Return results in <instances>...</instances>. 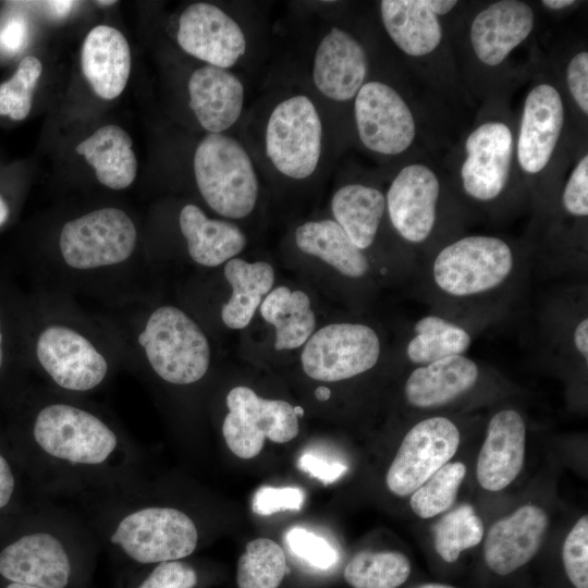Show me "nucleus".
I'll use <instances>...</instances> for the list:
<instances>
[{
    "instance_id": "obj_42",
    "label": "nucleus",
    "mask_w": 588,
    "mask_h": 588,
    "mask_svg": "<svg viewBox=\"0 0 588 588\" xmlns=\"http://www.w3.org/2000/svg\"><path fill=\"white\" fill-rule=\"evenodd\" d=\"M196 584L195 569L176 560L158 563L136 588H194Z\"/></svg>"
},
{
    "instance_id": "obj_14",
    "label": "nucleus",
    "mask_w": 588,
    "mask_h": 588,
    "mask_svg": "<svg viewBox=\"0 0 588 588\" xmlns=\"http://www.w3.org/2000/svg\"><path fill=\"white\" fill-rule=\"evenodd\" d=\"M37 358L61 388L87 391L106 377L108 364L96 347L76 331L52 326L45 329L36 345Z\"/></svg>"
},
{
    "instance_id": "obj_30",
    "label": "nucleus",
    "mask_w": 588,
    "mask_h": 588,
    "mask_svg": "<svg viewBox=\"0 0 588 588\" xmlns=\"http://www.w3.org/2000/svg\"><path fill=\"white\" fill-rule=\"evenodd\" d=\"M297 247L351 279L367 275L369 259L334 220L309 221L295 231Z\"/></svg>"
},
{
    "instance_id": "obj_24",
    "label": "nucleus",
    "mask_w": 588,
    "mask_h": 588,
    "mask_svg": "<svg viewBox=\"0 0 588 588\" xmlns=\"http://www.w3.org/2000/svg\"><path fill=\"white\" fill-rule=\"evenodd\" d=\"M534 26L532 9L523 1L501 0L480 11L470 26V41L477 58L495 66L522 44Z\"/></svg>"
},
{
    "instance_id": "obj_7",
    "label": "nucleus",
    "mask_w": 588,
    "mask_h": 588,
    "mask_svg": "<svg viewBox=\"0 0 588 588\" xmlns=\"http://www.w3.org/2000/svg\"><path fill=\"white\" fill-rule=\"evenodd\" d=\"M381 356L373 328L357 322L322 327L306 341L301 354L305 373L328 382L347 380L372 369Z\"/></svg>"
},
{
    "instance_id": "obj_38",
    "label": "nucleus",
    "mask_w": 588,
    "mask_h": 588,
    "mask_svg": "<svg viewBox=\"0 0 588 588\" xmlns=\"http://www.w3.org/2000/svg\"><path fill=\"white\" fill-rule=\"evenodd\" d=\"M41 70V62L36 57L22 59L13 76L0 84L1 115H9L13 120H23L28 115Z\"/></svg>"
},
{
    "instance_id": "obj_57",
    "label": "nucleus",
    "mask_w": 588,
    "mask_h": 588,
    "mask_svg": "<svg viewBox=\"0 0 588 588\" xmlns=\"http://www.w3.org/2000/svg\"><path fill=\"white\" fill-rule=\"evenodd\" d=\"M97 3L101 5H111L115 3V1H97Z\"/></svg>"
},
{
    "instance_id": "obj_9",
    "label": "nucleus",
    "mask_w": 588,
    "mask_h": 588,
    "mask_svg": "<svg viewBox=\"0 0 588 588\" xmlns=\"http://www.w3.org/2000/svg\"><path fill=\"white\" fill-rule=\"evenodd\" d=\"M64 261L75 269H94L126 260L136 245V229L118 208H102L66 222L60 234Z\"/></svg>"
},
{
    "instance_id": "obj_40",
    "label": "nucleus",
    "mask_w": 588,
    "mask_h": 588,
    "mask_svg": "<svg viewBox=\"0 0 588 588\" xmlns=\"http://www.w3.org/2000/svg\"><path fill=\"white\" fill-rule=\"evenodd\" d=\"M566 575L576 588H588V516L584 515L568 532L562 551Z\"/></svg>"
},
{
    "instance_id": "obj_48",
    "label": "nucleus",
    "mask_w": 588,
    "mask_h": 588,
    "mask_svg": "<svg viewBox=\"0 0 588 588\" xmlns=\"http://www.w3.org/2000/svg\"><path fill=\"white\" fill-rule=\"evenodd\" d=\"M45 3L49 12L57 17L65 16L70 12V10L73 8V4H75V2L73 1H63V0L47 1Z\"/></svg>"
},
{
    "instance_id": "obj_53",
    "label": "nucleus",
    "mask_w": 588,
    "mask_h": 588,
    "mask_svg": "<svg viewBox=\"0 0 588 588\" xmlns=\"http://www.w3.org/2000/svg\"><path fill=\"white\" fill-rule=\"evenodd\" d=\"M4 588H38V587L24 585V584H17V583H9Z\"/></svg>"
},
{
    "instance_id": "obj_26",
    "label": "nucleus",
    "mask_w": 588,
    "mask_h": 588,
    "mask_svg": "<svg viewBox=\"0 0 588 588\" xmlns=\"http://www.w3.org/2000/svg\"><path fill=\"white\" fill-rule=\"evenodd\" d=\"M82 71L95 93L107 100L125 88L131 71V51L123 34L98 25L87 34L82 47Z\"/></svg>"
},
{
    "instance_id": "obj_5",
    "label": "nucleus",
    "mask_w": 588,
    "mask_h": 588,
    "mask_svg": "<svg viewBox=\"0 0 588 588\" xmlns=\"http://www.w3.org/2000/svg\"><path fill=\"white\" fill-rule=\"evenodd\" d=\"M33 436L49 456L71 464L99 465L115 450V433L97 416L68 404H51L37 415Z\"/></svg>"
},
{
    "instance_id": "obj_21",
    "label": "nucleus",
    "mask_w": 588,
    "mask_h": 588,
    "mask_svg": "<svg viewBox=\"0 0 588 588\" xmlns=\"http://www.w3.org/2000/svg\"><path fill=\"white\" fill-rule=\"evenodd\" d=\"M494 317L455 316L440 310L428 313L416 320L404 347L406 359L424 366L455 355H465L480 328Z\"/></svg>"
},
{
    "instance_id": "obj_23",
    "label": "nucleus",
    "mask_w": 588,
    "mask_h": 588,
    "mask_svg": "<svg viewBox=\"0 0 588 588\" xmlns=\"http://www.w3.org/2000/svg\"><path fill=\"white\" fill-rule=\"evenodd\" d=\"M481 372L480 364L466 354L417 366L405 381V400L421 409L446 406L470 392Z\"/></svg>"
},
{
    "instance_id": "obj_3",
    "label": "nucleus",
    "mask_w": 588,
    "mask_h": 588,
    "mask_svg": "<svg viewBox=\"0 0 588 588\" xmlns=\"http://www.w3.org/2000/svg\"><path fill=\"white\" fill-rule=\"evenodd\" d=\"M138 343L145 348L155 372L167 382L194 383L208 370V340L194 320L179 308H157L138 335Z\"/></svg>"
},
{
    "instance_id": "obj_18",
    "label": "nucleus",
    "mask_w": 588,
    "mask_h": 588,
    "mask_svg": "<svg viewBox=\"0 0 588 588\" xmlns=\"http://www.w3.org/2000/svg\"><path fill=\"white\" fill-rule=\"evenodd\" d=\"M546 356H556L588 366V309L586 286L554 292L541 315Z\"/></svg>"
},
{
    "instance_id": "obj_37",
    "label": "nucleus",
    "mask_w": 588,
    "mask_h": 588,
    "mask_svg": "<svg viewBox=\"0 0 588 588\" xmlns=\"http://www.w3.org/2000/svg\"><path fill=\"white\" fill-rule=\"evenodd\" d=\"M461 462L446 463L412 493L411 507L421 518L433 517L452 506L465 477Z\"/></svg>"
},
{
    "instance_id": "obj_43",
    "label": "nucleus",
    "mask_w": 588,
    "mask_h": 588,
    "mask_svg": "<svg viewBox=\"0 0 588 588\" xmlns=\"http://www.w3.org/2000/svg\"><path fill=\"white\" fill-rule=\"evenodd\" d=\"M564 210L575 218L588 216V156L585 155L572 171L562 194Z\"/></svg>"
},
{
    "instance_id": "obj_16",
    "label": "nucleus",
    "mask_w": 588,
    "mask_h": 588,
    "mask_svg": "<svg viewBox=\"0 0 588 588\" xmlns=\"http://www.w3.org/2000/svg\"><path fill=\"white\" fill-rule=\"evenodd\" d=\"M71 573V561L63 543L49 532L24 535L0 551V575L10 583L65 588Z\"/></svg>"
},
{
    "instance_id": "obj_1",
    "label": "nucleus",
    "mask_w": 588,
    "mask_h": 588,
    "mask_svg": "<svg viewBox=\"0 0 588 588\" xmlns=\"http://www.w3.org/2000/svg\"><path fill=\"white\" fill-rule=\"evenodd\" d=\"M416 271L434 310L497 318L522 289L528 266L505 240L478 234L443 245Z\"/></svg>"
},
{
    "instance_id": "obj_44",
    "label": "nucleus",
    "mask_w": 588,
    "mask_h": 588,
    "mask_svg": "<svg viewBox=\"0 0 588 588\" xmlns=\"http://www.w3.org/2000/svg\"><path fill=\"white\" fill-rule=\"evenodd\" d=\"M568 89L579 109L588 113V53L575 54L566 70Z\"/></svg>"
},
{
    "instance_id": "obj_25",
    "label": "nucleus",
    "mask_w": 588,
    "mask_h": 588,
    "mask_svg": "<svg viewBox=\"0 0 588 588\" xmlns=\"http://www.w3.org/2000/svg\"><path fill=\"white\" fill-rule=\"evenodd\" d=\"M189 108L209 133L220 134L238 120L244 103V87L226 69L205 65L188 81Z\"/></svg>"
},
{
    "instance_id": "obj_55",
    "label": "nucleus",
    "mask_w": 588,
    "mask_h": 588,
    "mask_svg": "<svg viewBox=\"0 0 588 588\" xmlns=\"http://www.w3.org/2000/svg\"><path fill=\"white\" fill-rule=\"evenodd\" d=\"M293 408H294V413H295V415H296L297 417L304 415V409H303V407H301V406H294Z\"/></svg>"
},
{
    "instance_id": "obj_47",
    "label": "nucleus",
    "mask_w": 588,
    "mask_h": 588,
    "mask_svg": "<svg viewBox=\"0 0 588 588\" xmlns=\"http://www.w3.org/2000/svg\"><path fill=\"white\" fill-rule=\"evenodd\" d=\"M15 488V479L8 461L0 454V510L8 505Z\"/></svg>"
},
{
    "instance_id": "obj_50",
    "label": "nucleus",
    "mask_w": 588,
    "mask_h": 588,
    "mask_svg": "<svg viewBox=\"0 0 588 588\" xmlns=\"http://www.w3.org/2000/svg\"><path fill=\"white\" fill-rule=\"evenodd\" d=\"M541 3L551 10H561L575 3L573 0H543Z\"/></svg>"
},
{
    "instance_id": "obj_35",
    "label": "nucleus",
    "mask_w": 588,
    "mask_h": 588,
    "mask_svg": "<svg viewBox=\"0 0 588 588\" xmlns=\"http://www.w3.org/2000/svg\"><path fill=\"white\" fill-rule=\"evenodd\" d=\"M287 571L283 549L273 540L257 538L246 544L237 563L238 588H278Z\"/></svg>"
},
{
    "instance_id": "obj_20",
    "label": "nucleus",
    "mask_w": 588,
    "mask_h": 588,
    "mask_svg": "<svg viewBox=\"0 0 588 588\" xmlns=\"http://www.w3.org/2000/svg\"><path fill=\"white\" fill-rule=\"evenodd\" d=\"M548 524L547 513L532 504L498 520L485 541L487 566L504 576L529 562L540 548Z\"/></svg>"
},
{
    "instance_id": "obj_17",
    "label": "nucleus",
    "mask_w": 588,
    "mask_h": 588,
    "mask_svg": "<svg viewBox=\"0 0 588 588\" xmlns=\"http://www.w3.org/2000/svg\"><path fill=\"white\" fill-rule=\"evenodd\" d=\"M563 124L560 93L549 84L535 86L525 99L517 142V159L525 172L536 174L546 168Z\"/></svg>"
},
{
    "instance_id": "obj_32",
    "label": "nucleus",
    "mask_w": 588,
    "mask_h": 588,
    "mask_svg": "<svg viewBox=\"0 0 588 588\" xmlns=\"http://www.w3.org/2000/svg\"><path fill=\"white\" fill-rule=\"evenodd\" d=\"M224 277L232 295L222 306V320L231 329H243L252 321L262 296L270 292L274 283L273 268L265 261L249 264L232 258L224 266Z\"/></svg>"
},
{
    "instance_id": "obj_22",
    "label": "nucleus",
    "mask_w": 588,
    "mask_h": 588,
    "mask_svg": "<svg viewBox=\"0 0 588 588\" xmlns=\"http://www.w3.org/2000/svg\"><path fill=\"white\" fill-rule=\"evenodd\" d=\"M526 427L513 408L497 412L489 420L477 461V479L489 491L507 487L519 474L525 455Z\"/></svg>"
},
{
    "instance_id": "obj_36",
    "label": "nucleus",
    "mask_w": 588,
    "mask_h": 588,
    "mask_svg": "<svg viewBox=\"0 0 588 588\" xmlns=\"http://www.w3.org/2000/svg\"><path fill=\"white\" fill-rule=\"evenodd\" d=\"M433 532L436 551L445 562L453 563L462 551L481 541L483 524L470 505L463 504L445 514Z\"/></svg>"
},
{
    "instance_id": "obj_15",
    "label": "nucleus",
    "mask_w": 588,
    "mask_h": 588,
    "mask_svg": "<svg viewBox=\"0 0 588 588\" xmlns=\"http://www.w3.org/2000/svg\"><path fill=\"white\" fill-rule=\"evenodd\" d=\"M467 158L461 168L465 193L480 203L497 199L504 191L513 157V136L501 122H487L465 143Z\"/></svg>"
},
{
    "instance_id": "obj_11",
    "label": "nucleus",
    "mask_w": 588,
    "mask_h": 588,
    "mask_svg": "<svg viewBox=\"0 0 588 588\" xmlns=\"http://www.w3.org/2000/svg\"><path fill=\"white\" fill-rule=\"evenodd\" d=\"M354 113L358 136L373 152L399 155L415 138L416 125L411 109L385 83H365L355 96Z\"/></svg>"
},
{
    "instance_id": "obj_45",
    "label": "nucleus",
    "mask_w": 588,
    "mask_h": 588,
    "mask_svg": "<svg viewBox=\"0 0 588 588\" xmlns=\"http://www.w3.org/2000/svg\"><path fill=\"white\" fill-rule=\"evenodd\" d=\"M298 467L309 476L329 485L338 480L345 471L346 466L330 462L321 456L311 453H304L298 460Z\"/></svg>"
},
{
    "instance_id": "obj_10",
    "label": "nucleus",
    "mask_w": 588,
    "mask_h": 588,
    "mask_svg": "<svg viewBox=\"0 0 588 588\" xmlns=\"http://www.w3.org/2000/svg\"><path fill=\"white\" fill-rule=\"evenodd\" d=\"M460 441L457 426L444 416L415 424L389 467L385 479L389 490L400 497L412 494L453 457Z\"/></svg>"
},
{
    "instance_id": "obj_2",
    "label": "nucleus",
    "mask_w": 588,
    "mask_h": 588,
    "mask_svg": "<svg viewBox=\"0 0 588 588\" xmlns=\"http://www.w3.org/2000/svg\"><path fill=\"white\" fill-rule=\"evenodd\" d=\"M198 189L208 206L219 215L241 219L255 208L258 180L250 157L235 138L209 133L194 155Z\"/></svg>"
},
{
    "instance_id": "obj_13",
    "label": "nucleus",
    "mask_w": 588,
    "mask_h": 588,
    "mask_svg": "<svg viewBox=\"0 0 588 588\" xmlns=\"http://www.w3.org/2000/svg\"><path fill=\"white\" fill-rule=\"evenodd\" d=\"M176 39L188 54L208 65L228 69L246 51L243 29L215 4L197 2L180 16Z\"/></svg>"
},
{
    "instance_id": "obj_52",
    "label": "nucleus",
    "mask_w": 588,
    "mask_h": 588,
    "mask_svg": "<svg viewBox=\"0 0 588 588\" xmlns=\"http://www.w3.org/2000/svg\"><path fill=\"white\" fill-rule=\"evenodd\" d=\"M9 208L4 199L0 196V226L7 221Z\"/></svg>"
},
{
    "instance_id": "obj_6",
    "label": "nucleus",
    "mask_w": 588,
    "mask_h": 588,
    "mask_svg": "<svg viewBox=\"0 0 588 588\" xmlns=\"http://www.w3.org/2000/svg\"><path fill=\"white\" fill-rule=\"evenodd\" d=\"M322 142V124L305 95L282 100L272 110L265 135L268 158L282 174L302 180L316 170Z\"/></svg>"
},
{
    "instance_id": "obj_51",
    "label": "nucleus",
    "mask_w": 588,
    "mask_h": 588,
    "mask_svg": "<svg viewBox=\"0 0 588 588\" xmlns=\"http://www.w3.org/2000/svg\"><path fill=\"white\" fill-rule=\"evenodd\" d=\"M330 395H331L330 389L327 387L321 385L315 390V396L319 401H327L329 400Z\"/></svg>"
},
{
    "instance_id": "obj_29",
    "label": "nucleus",
    "mask_w": 588,
    "mask_h": 588,
    "mask_svg": "<svg viewBox=\"0 0 588 588\" xmlns=\"http://www.w3.org/2000/svg\"><path fill=\"white\" fill-rule=\"evenodd\" d=\"M130 135L118 125H106L79 143L75 151L95 169L98 181L113 189L130 186L137 170Z\"/></svg>"
},
{
    "instance_id": "obj_34",
    "label": "nucleus",
    "mask_w": 588,
    "mask_h": 588,
    "mask_svg": "<svg viewBox=\"0 0 588 588\" xmlns=\"http://www.w3.org/2000/svg\"><path fill=\"white\" fill-rule=\"evenodd\" d=\"M411 563L400 552L362 551L344 569V578L353 588H396L409 576Z\"/></svg>"
},
{
    "instance_id": "obj_28",
    "label": "nucleus",
    "mask_w": 588,
    "mask_h": 588,
    "mask_svg": "<svg viewBox=\"0 0 588 588\" xmlns=\"http://www.w3.org/2000/svg\"><path fill=\"white\" fill-rule=\"evenodd\" d=\"M380 9L387 33L406 54H429L441 42L442 27L428 0H383Z\"/></svg>"
},
{
    "instance_id": "obj_49",
    "label": "nucleus",
    "mask_w": 588,
    "mask_h": 588,
    "mask_svg": "<svg viewBox=\"0 0 588 588\" xmlns=\"http://www.w3.org/2000/svg\"><path fill=\"white\" fill-rule=\"evenodd\" d=\"M431 11L438 16L449 13L457 3L454 0H428Z\"/></svg>"
},
{
    "instance_id": "obj_41",
    "label": "nucleus",
    "mask_w": 588,
    "mask_h": 588,
    "mask_svg": "<svg viewBox=\"0 0 588 588\" xmlns=\"http://www.w3.org/2000/svg\"><path fill=\"white\" fill-rule=\"evenodd\" d=\"M305 492L297 487L274 488L264 486L253 497L252 510L262 516L285 511H299L304 504Z\"/></svg>"
},
{
    "instance_id": "obj_39",
    "label": "nucleus",
    "mask_w": 588,
    "mask_h": 588,
    "mask_svg": "<svg viewBox=\"0 0 588 588\" xmlns=\"http://www.w3.org/2000/svg\"><path fill=\"white\" fill-rule=\"evenodd\" d=\"M290 551L318 569H329L338 562L336 550L322 537L302 527H293L285 534Z\"/></svg>"
},
{
    "instance_id": "obj_31",
    "label": "nucleus",
    "mask_w": 588,
    "mask_h": 588,
    "mask_svg": "<svg viewBox=\"0 0 588 588\" xmlns=\"http://www.w3.org/2000/svg\"><path fill=\"white\" fill-rule=\"evenodd\" d=\"M331 210L334 221L365 252L376 240L385 211V196L371 186L344 185L334 193Z\"/></svg>"
},
{
    "instance_id": "obj_12",
    "label": "nucleus",
    "mask_w": 588,
    "mask_h": 588,
    "mask_svg": "<svg viewBox=\"0 0 588 588\" xmlns=\"http://www.w3.org/2000/svg\"><path fill=\"white\" fill-rule=\"evenodd\" d=\"M440 183L428 167L414 163L404 167L392 181L385 209L396 233L412 245L426 243L438 218Z\"/></svg>"
},
{
    "instance_id": "obj_54",
    "label": "nucleus",
    "mask_w": 588,
    "mask_h": 588,
    "mask_svg": "<svg viewBox=\"0 0 588 588\" xmlns=\"http://www.w3.org/2000/svg\"><path fill=\"white\" fill-rule=\"evenodd\" d=\"M418 588H454V587L448 586V585H441V584H426Z\"/></svg>"
},
{
    "instance_id": "obj_33",
    "label": "nucleus",
    "mask_w": 588,
    "mask_h": 588,
    "mask_svg": "<svg viewBox=\"0 0 588 588\" xmlns=\"http://www.w3.org/2000/svg\"><path fill=\"white\" fill-rule=\"evenodd\" d=\"M262 318L275 329L274 348L293 350L302 346L313 334L316 318L310 299L303 291L287 286L272 290L260 304Z\"/></svg>"
},
{
    "instance_id": "obj_56",
    "label": "nucleus",
    "mask_w": 588,
    "mask_h": 588,
    "mask_svg": "<svg viewBox=\"0 0 588 588\" xmlns=\"http://www.w3.org/2000/svg\"><path fill=\"white\" fill-rule=\"evenodd\" d=\"M2 364V334H1V328H0V368Z\"/></svg>"
},
{
    "instance_id": "obj_8",
    "label": "nucleus",
    "mask_w": 588,
    "mask_h": 588,
    "mask_svg": "<svg viewBox=\"0 0 588 588\" xmlns=\"http://www.w3.org/2000/svg\"><path fill=\"white\" fill-rule=\"evenodd\" d=\"M226 406L222 433L230 451L240 458L257 456L266 438L286 443L298 434L297 416L285 401L266 400L247 387H235L226 395Z\"/></svg>"
},
{
    "instance_id": "obj_4",
    "label": "nucleus",
    "mask_w": 588,
    "mask_h": 588,
    "mask_svg": "<svg viewBox=\"0 0 588 588\" xmlns=\"http://www.w3.org/2000/svg\"><path fill=\"white\" fill-rule=\"evenodd\" d=\"M110 541L140 564L176 561L191 555L198 531L184 512L167 506H147L125 515Z\"/></svg>"
},
{
    "instance_id": "obj_27",
    "label": "nucleus",
    "mask_w": 588,
    "mask_h": 588,
    "mask_svg": "<svg viewBox=\"0 0 588 588\" xmlns=\"http://www.w3.org/2000/svg\"><path fill=\"white\" fill-rule=\"evenodd\" d=\"M180 229L187 242L192 259L206 267L229 261L246 245V237L232 222L210 219L195 205H186L180 212Z\"/></svg>"
},
{
    "instance_id": "obj_19",
    "label": "nucleus",
    "mask_w": 588,
    "mask_h": 588,
    "mask_svg": "<svg viewBox=\"0 0 588 588\" xmlns=\"http://www.w3.org/2000/svg\"><path fill=\"white\" fill-rule=\"evenodd\" d=\"M367 70V54L359 41L347 32L332 27L317 47L313 79L327 98L347 101L364 85Z\"/></svg>"
},
{
    "instance_id": "obj_46",
    "label": "nucleus",
    "mask_w": 588,
    "mask_h": 588,
    "mask_svg": "<svg viewBox=\"0 0 588 588\" xmlns=\"http://www.w3.org/2000/svg\"><path fill=\"white\" fill-rule=\"evenodd\" d=\"M27 37V24L21 16L9 20L0 32V47L5 52L15 53L24 46Z\"/></svg>"
}]
</instances>
